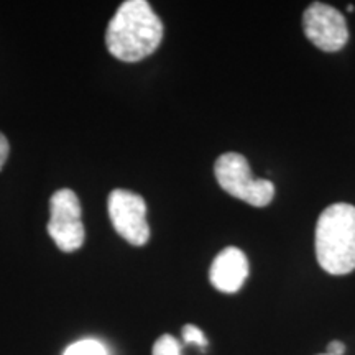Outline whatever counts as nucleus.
<instances>
[{"mask_svg": "<svg viewBox=\"0 0 355 355\" xmlns=\"http://www.w3.org/2000/svg\"><path fill=\"white\" fill-rule=\"evenodd\" d=\"M109 217L115 232L132 245H145L150 239L146 204L139 194L127 189H114L107 201Z\"/></svg>", "mask_w": 355, "mask_h": 355, "instance_id": "39448f33", "label": "nucleus"}, {"mask_svg": "<svg viewBox=\"0 0 355 355\" xmlns=\"http://www.w3.org/2000/svg\"><path fill=\"white\" fill-rule=\"evenodd\" d=\"M303 30L314 46L327 53L343 50L349 42V28L343 13L321 2L311 3L306 8Z\"/></svg>", "mask_w": 355, "mask_h": 355, "instance_id": "423d86ee", "label": "nucleus"}, {"mask_svg": "<svg viewBox=\"0 0 355 355\" xmlns=\"http://www.w3.org/2000/svg\"><path fill=\"white\" fill-rule=\"evenodd\" d=\"M322 355H327V354H322Z\"/></svg>", "mask_w": 355, "mask_h": 355, "instance_id": "ddd939ff", "label": "nucleus"}, {"mask_svg": "<svg viewBox=\"0 0 355 355\" xmlns=\"http://www.w3.org/2000/svg\"><path fill=\"white\" fill-rule=\"evenodd\" d=\"M345 345L340 343V340H332V343L327 345V355H344Z\"/></svg>", "mask_w": 355, "mask_h": 355, "instance_id": "f8f14e48", "label": "nucleus"}, {"mask_svg": "<svg viewBox=\"0 0 355 355\" xmlns=\"http://www.w3.org/2000/svg\"><path fill=\"white\" fill-rule=\"evenodd\" d=\"M248 260L241 248L227 247L216 257L209 270L212 286L222 293H237L248 277Z\"/></svg>", "mask_w": 355, "mask_h": 355, "instance_id": "0eeeda50", "label": "nucleus"}, {"mask_svg": "<svg viewBox=\"0 0 355 355\" xmlns=\"http://www.w3.org/2000/svg\"><path fill=\"white\" fill-rule=\"evenodd\" d=\"M217 183L230 196L255 207L268 206L275 196V184L270 180L255 178L247 158L241 153H224L214 165Z\"/></svg>", "mask_w": 355, "mask_h": 355, "instance_id": "7ed1b4c3", "label": "nucleus"}, {"mask_svg": "<svg viewBox=\"0 0 355 355\" xmlns=\"http://www.w3.org/2000/svg\"><path fill=\"white\" fill-rule=\"evenodd\" d=\"M8 152H10V145H8V140L6 139V135L0 132V170H2V166L6 165Z\"/></svg>", "mask_w": 355, "mask_h": 355, "instance_id": "9b49d317", "label": "nucleus"}, {"mask_svg": "<svg viewBox=\"0 0 355 355\" xmlns=\"http://www.w3.org/2000/svg\"><path fill=\"white\" fill-rule=\"evenodd\" d=\"M153 355H181V344L173 336L165 334L155 343Z\"/></svg>", "mask_w": 355, "mask_h": 355, "instance_id": "1a4fd4ad", "label": "nucleus"}, {"mask_svg": "<svg viewBox=\"0 0 355 355\" xmlns=\"http://www.w3.org/2000/svg\"><path fill=\"white\" fill-rule=\"evenodd\" d=\"M163 38V24L146 0H127L110 20L105 43L110 55L135 63L157 51Z\"/></svg>", "mask_w": 355, "mask_h": 355, "instance_id": "f257e3e1", "label": "nucleus"}, {"mask_svg": "<svg viewBox=\"0 0 355 355\" xmlns=\"http://www.w3.org/2000/svg\"><path fill=\"white\" fill-rule=\"evenodd\" d=\"M318 263L329 275L355 270V206L336 202L322 211L314 232Z\"/></svg>", "mask_w": 355, "mask_h": 355, "instance_id": "f03ea898", "label": "nucleus"}, {"mask_svg": "<svg viewBox=\"0 0 355 355\" xmlns=\"http://www.w3.org/2000/svg\"><path fill=\"white\" fill-rule=\"evenodd\" d=\"M183 340L184 344H196L199 347H206L207 339L204 337L202 331L193 324H186L183 327Z\"/></svg>", "mask_w": 355, "mask_h": 355, "instance_id": "9d476101", "label": "nucleus"}, {"mask_svg": "<svg viewBox=\"0 0 355 355\" xmlns=\"http://www.w3.org/2000/svg\"><path fill=\"white\" fill-rule=\"evenodd\" d=\"M63 355H107V350L104 349V345L101 343H97V340L84 339L69 345Z\"/></svg>", "mask_w": 355, "mask_h": 355, "instance_id": "6e6552de", "label": "nucleus"}, {"mask_svg": "<svg viewBox=\"0 0 355 355\" xmlns=\"http://www.w3.org/2000/svg\"><path fill=\"white\" fill-rule=\"evenodd\" d=\"M48 234L58 248L68 254L83 247L86 232L81 220V204L74 191L60 189L51 196Z\"/></svg>", "mask_w": 355, "mask_h": 355, "instance_id": "20e7f679", "label": "nucleus"}]
</instances>
